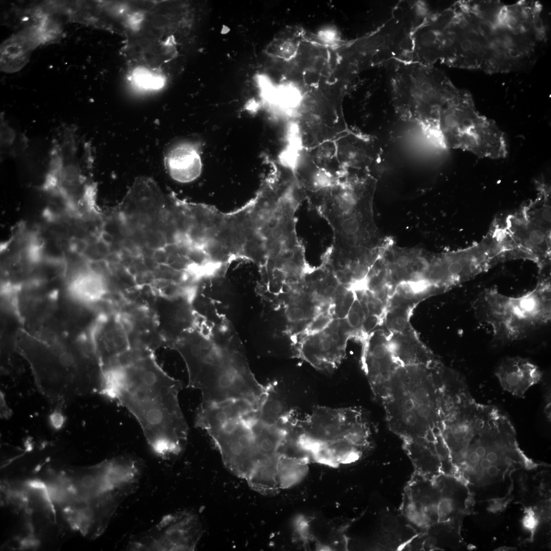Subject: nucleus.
Masks as SVG:
<instances>
[{
    "mask_svg": "<svg viewBox=\"0 0 551 551\" xmlns=\"http://www.w3.org/2000/svg\"><path fill=\"white\" fill-rule=\"evenodd\" d=\"M472 307L477 317L491 326L496 341L522 339L550 321V277L540 278L533 290L519 296L486 289L473 301Z\"/></svg>",
    "mask_w": 551,
    "mask_h": 551,
    "instance_id": "7",
    "label": "nucleus"
},
{
    "mask_svg": "<svg viewBox=\"0 0 551 551\" xmlns=\"http://www.w3.org/2000/svg\"><path fill=\"white\" fill-rule=\"evenodd\" d=\"M361 315L357 311L352 310L349 311L347 315V321L350 327L356 328L358 327L361 323Z\"/></svg>",
    "mask_w": 551,
    "mask_h": 551,
    "instance_id": "29",
    "label": "nucleus"
},
{
    "mask_svg": "<svg viewBox=\"0 0 551 551\" xmlns=\"http://www.w3.org/2000/svg\"><path fill=\"white\" fill-rule=\"evenodd\" d=\"M278 461L257 463L246 480L249 486L262 494L277 493L280 489L277 472Z\"/></svg>",
    "mask_w": 551,
    "mask_h": 551,
    "instance_id": "22",
    "label": "nucleus"
},
{
    "mask_svg": "<svg viewBox=\"0 0 551 551\" xmlns=\"http://www.w3.org/2000/svg\"><path fill=\"white\" fill-rule=\"evenodd\" d=\"M164 162L170 177L180 183L192 182L202 171L199 146L189 141L181 142L172 147L166 154Z\"/></svg>",
    "mask_w": 551,
    "mask_h": 551,
    "instance_id": "18",
    "label": "nucleus"
},
{
    "mask_svg": "<svg viewBox=\"0 0 551 551\" xmlns=\"http://www.w3.org/2000/svg\"><path fill=\"white\" fill-rule=\"evenodd\" d=\"M337 155L344 170L364 171L375 175L381 149L372 138L349 130L335 139Z\"/></svg>",
    "mask_w": 551,
    "mask_h": 551,
    "instance_id": "15",
    "label": "nucleus"
},
{
    "mask_svg": "<svg viewBox=\"0 0 551 551\" xmlns=\"http://www.w3.org/2000/svg\"><path fill=\"white\" fill-rule=\"evenodd\" d=\"M20 346V352L30 364L38 387L46 396L60 400L68 392H88V384L80 376L76 354L63 342L33 337L30 343Z\"/></svg>",
    "mask_w": 551,
    "mask_h": 551,
    "instance_id": "9",
    "label": "nucleus"
},
{
    "mask_svg": "<svg viewBox=\"0 0 551 551\" xmlns=\"http://www.w3.org/2000/svg\"><path fill=\"white\" fill-rule=\"evenodd\" d=\"M51 417V421L55 427H59L62 425L63 418L59 413H56L53 414Z\"/></svg>",
    "mask_w": 551,
    "mask_h": 551,
    "instance_id": "31",
    "label": "nucleus"
},
{
    "mask_svg": "<svg viewBox=\"0 0 551 551\" xmlns=\"http://www.w3.org/2000/svg\"><path fill=\"white\" fill-rule=\"evenodd\" d=\"M377 322L376 318L374 316L369 317L365 323V327L367 330H369L374 327Z\"/></svg>",
    "mask_w": 551,
    "mask_h": 551,
    "instance_id": "32",
    "label": "nucleus"
},
{
    "mask_svg": "<svg viewBox=\"0 0 551 551\" xmlns=\"http://www.w3.org/2000/svg\"><path fill=\"white\" fill-rule=\"evenodd\" d=\"M373 195L349 185L332 188L315 208L334 234L329 249L336 258L350 260L369 253L381 242L373 219Z\"/></svg>",
    "mask_w": 551,
    "mask_h": 551,
    "instance_id": "6",
    "label": "nucleus"
},
{
    "mask_svg": "<svg viewBox=\"0 0 551 551\" xmlns=\"http://www.w3.org/2000/svg\"><path fill=\"white\" fill-rule=\"evenodd\" d=\"M318 39L324 44L328 45H334L339 40V34L332 27H327L319 31Z\"/></svg>",
    "mask_w": 551,
    "mask_h": 551,
    "instance_id": "26",
    "label": "nucleus"
},
{
    "mask_svg": "<svg viewBox=\"0 0 551 551\" xmlns=\"http://www.w3.org/2000/svg\"><path fill=\"white\" fill-rule=\"evenodd\" d=\"M440 145L480 158L499 159L508 154L504 133L476 109L470 94L459 90L441 110L438 125Z\"/></svg>",
    "mask_w": 551,
    "mask_h": 551,
    "instance_id": "8",
    "label": "nucleus"
},
{
    "mask_svg": "<svg viewBox=\"0 0 551 551\" xmlns=\"http://www.w3.org/2000/svg\"><path fill=\"white\" fill-rule=\"evenodd\" d=\"M92 344L102 370L132 348L123 325L114 316L96 321L92 329Z\"/></svg>",
    "mask_w": 551,
    "mask_h": 551,
    "instance_id": "16",
    "label": "nucleus"
},
{
    "mask_svg": "<svg viewBox=\"0 0 551 551\" xmlns=\"http://www.w3.org/2000/svg\"><path fill=\"white\" fill-rule=\"evenodd\" d=\"M309 462L303 456L281 455L277 464L280 489L289 488L300 483L308 472Z\"/></svg>",
    "mask_w": 551,
    "mask_h": 551,
    "instance_id": "21",
    "label": "nucleus"
},
{
    "mask_svg": "<svg viewBox=\"0 0 551 551\" xmlns=\"http://www.w3.org/2000/svg\"><path fill=\"white\" fill-rule=\"evenodd\" d=\"M297 49V41L292 37L282 35L274 38L266 51L269 55L288 60L294 56Z\"/></svg>",
    "mask_w": 551,
    "mask_h": 551,
    "instance_id": "25",
    "label": "nucleus"
},
{
    "mask_svg": "<svg viewBox=\"0 0 551 551\" xmlns=\"http://www.w3.org/2000/svg\"><path fill=\"white\" fill-rule=\"evenodd\" d=\"M172 346L185 364L188 387L201 391L202 403L242 400L259 408L266 399L269 384L256 379L239 337L223 315H198Z\"/></svg>",
    "mask_w": 551,
    "mask_h": 551,
    "instance_id": "2",
    "label": "nucleus"
},
{
    "mask_svg": "<svg viewBox=\"0 0 551 551\" xmlns=\"http://www.w3.org/2000/svg\"><path fill=\"white\" fill-rule=\"evenodd\" d=\"M129 80L136 87L146 90H158L165 83L161 74L144 67L135 69L130 74Z\"/></svg>",
    "mask_w": 551,
    "mask_h": 551,
    "instance_id": "24",
    "label": "nucleus"
},
{
    "mask_svg": "<svg viewBox=\"0 0 551 551\" xmlns=\"http://www.w3.org/2000/svg\"><path fill=\"white\" fill-rule=\"evenodd\" d=\"M305 317L304 310L300 307H293L289 309L286 313V317L290 322H297L302 321Z\"/></svg>",
    "mask_w": 551,
    "mask_h": 551,
    "instance_id": "28",
    "label": "nucleus"
},
{
    "mask_svg": "<svg viewBox=\"0 0 551 551\" xmlns=\"http://www.w3.org/2000/svg\"><path fill=\"white\" fill-rule=\"evenodd\" d=\"M440 496L436 477L414 472L404 489L400 510L404 519L417 534L439 522Z\"/></svg>",
    "mask_w": 551,
    "mask_h": 551,
    "instance_id": "12",
    "label": "nucleus"
},
{
    "mask_svg": "<svg viewBox=\"0 0 551 551\" xmlns=\"http://www.w3.org/2000/svg\"><path fill=\"white\" fill-rule=\"evenodd\" d=\"M337 291V288L333 285H329L324 287L323 290L324 295L327 297L334 296Z\"/></svg>",
    "mask_w": 551,
    "mask_h": 551,
    "instance_id": "30",
    "label": "nucleus"
},
{
    "mask_svg": "<svg viewBox=\"0 0 551 551\" xmlns=\"http://www.w3.org/2000/svg\"><path fill=\"white\" fill-rule=\"evenodd\" d=\"M41 43L32 27L7 39L1 47V68L6 72H16L29 61L31 52Z\"/></svg>",
    "mask_w": 551,
    "mask_h": 551,
    "instance_id": "19",
    "label": "nucleus"
},
{
    "mask_svg": "<svg viewBox=\"0 0 551 551\" xmlns=\"http://www.w3.org/2000/svg\"><path fill=\"white\" fill-rule=\"evenodd\" d=\"M505 223L519 257L534 262L541 272L550 262V227L525 207L508 216Z\"/></svg>",
    "mask_w": 551,
    "mask_h": 551,
    "instance_id": "11",
    "label": "nucleus"
},
{
    "mask_svg": "<svg viewBox=\"0 0 551 551\" xmlns=\"http://www.w3.org/2000/svg\"><path fill=\"white\" fill-rule=\"evenodd\" d=\"M196 290L158 295L153 305L156 324L166 342L173 345L196 324L197 315L193 305Z\"/></svg>",
    "mask_w": 551,
    "mask_h": 551,
    "instance_id": "13",
    "label": "nucleus"
},
{
    "mask_svg": "<svg viewBox=\"0 0 551 551\" xmlns=\"http://www.w3.org/2000/svg\"><path fill=\"white\" fill-rule=\"evenodd\" d=\"M105 224H106L105 223V224H104V229H105ZM106 231H107V230H106ZM110 239H111V235H110V240H110ZM109 241H108V242H109ZM108 242H107V243H108Z\"/></svg>",
    "mask_w": 551,
    "mask_h": 551,
    "instance_id": "33",
    "label": "nucleus"
},
{
    "mask_svg": "<svg viewBox=\"0 0 551 551\" xmlns=\"http://www.w3.org/2000/svg\"><path fill=\"white\" fill-rule=\"evenodd\" d=\"M107 283L100 272L85 266L73 273L68 283L67 293L84 305L101 300L107 291Z\"/></svg>",
    "mask_w": 551,
    "mask_h": 551,
    "instance_id": "20",
    "label": "nucleus"
},
{
    "mask_svg": "<svg viewBox=\"0 0 551 551\" xmlns=\"http://www.w3.org/2000/svg\"><path fill=\"white\" fill-rule=\"evenodd\" d=\"M438 364L400 367L388 382L380 402L390 430L403 441L440 430Z\"/></svg>",
    "mask_w": 551,
    "mask_h": 551,
    "instance_id": "4",
    "label": "nucleus"
},
{
    "mask_svg": "<svg viewBox=\"0 0 551 551\" xmlns=\"http://www.w3.org/2000/svg\"><path fill=\"white\" fill-rule=\"evenodd\" d=\"M403 441L415 472L429 478L441 473L454 474L449 454L440 430L425 437Z\"/></svg>",
    "mask_w": 551,
    "mask_h": 551,
    "instance_id": "14",
    "label": "nucleus"
},
{
    "mask_svg": "<svg viewBox=\"0 0 551 551\" xmlns=\"http://www.w3.org/2000/svg\"><path fill=\"white\" fill-rule=\"evenodd\" d=\"M182 389L151 350L132 349L103 372L101 394L132 413L154 452L166 459L180 454L187 442L188 428L178 400Z\"/></svg>",
    "mask_w": 551,
    "mask_h": 551,
    "instance_id": "1",
    "label": "nucleus"
},
{
    "mask_svg": "<svg viewBox=\"0 0 551 551\" xmlns=\"http://www.w3.org/2000/svg\"><path fill=\"white\" fill-rule=\"evenodd\" d=\"M203 534L194 514L181 511L164 516L153 528L134 538L128 548L133 550H194Z\"/></svg>",
    "mask_w": 551,
    "mask_h": 551,
    "instance_id": "10",
    "label": "nucleus"
},
{
    "mask_svg": "<svg viewBox=\"0 0 551 551\" xmlns=\"http://www.w3.org/2000/svg\"><path fill=\"white\" fill-rule=\"evenodd\" d=\"M290 436L297 450L310 461L331 467L354 463L370 447L371 431L356 407H315L302 419H290Z\"/></svg>",
    "mask_w": 551,
    "mask_h": 551,
    "instance_id": "3",
    "label": "nucleus"
},
{
    "mask_svg": "<svg viewBox=\"0 0 551 551\" xmlns=\"http://www.w3.org/2000/svg\"><path fill=\"white\" fill-rule=\"evenodd\" d=\"M390 84L393 106L401 119L420 125L439 142L440 112L459 89L433 65L398 59Z\"/></svg>",
    "mask_w": 551,
    "mask_h": 551,
    "instance_id": "5",
    "label": "nucleus"
},
{
    "mask_svg": "<svg viewBox=\"0 0 551 551\" xmlns=\"http://www.w3.org/2000/svg\"><path fill=\"white\" fill-rule=\"evenodd\" d=\"M331 318L329 315H322L318 316L310 323L308 330L312 334H317L324 330L329 325Z\"/></svg>",
    "mask_w": 551,
    "mask_h": 551,
    "instance_id": "27",
    "label": "nucleus"
},
{
    "mask_svg": "<svg viewBox=\"0 0 551 551\" xmlns=\"http://www.w3.org/2000/svg\"><path fill=\"white\" fill-rule=\"evenodd\" d=\"M306 149L311 158L320 168L336 177L344 172L337 158L335 140L324 141Z\"/></svg>",
    "mask_w": 551,
    "mask_h": 551,
    "instance_id": "23",
    "label": "nucleus"
},
{
    "mask_svg": "<svg viewBox=\"0 0 551 551\" xmlns=\"http://www.w3.org/2000/svg\"><path fill=\"white\" fill-rule=\"evenodd\" d=\"M495 374L504 390L519 397H523L542 378V372L536 365L518 356L504 358L496 367Z\"/></svg>",
    "mask_w": 551,
    "mask_h": 551,
    "instance_id": "17",
    "label": "nucleus"
}]
</instances>
